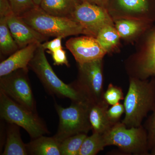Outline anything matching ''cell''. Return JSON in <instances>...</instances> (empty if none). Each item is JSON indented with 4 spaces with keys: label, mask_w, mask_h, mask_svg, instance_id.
Here are the masks:
<instances>
[{
    "label": "cell",
    "mask_w": 155,
    "mask_h": 155,
    "mask_svg": "<svg viewBox=\"0 0 155 155\" xmlns=\"http://www.w3.org/2000/svg\"><path fill=\"white\" fill-rule=\"evenodd\" d=\"M155 105V81L131 78L124 98L125 116L122 122L127 127H138Z\"/></svg>",
    "instance_id": "1"
},
{
    "label": "cell",
    "mask_w": 155,
    "mask_h": 155,
    "mask_svg": "<svg viewBox=\"0 0 155 155\" xmlns=\"http://www.w3.org/2000/svg\"><path fill=\"white\" fill-rule=\"evenodd\" d=\"M28 67L35 73L50 94L62 98H67L72 102L88 101L73 82L67 84L57 76L47 59L41 44L37 48Z\"/></svg>",
    "instance_id": "2"
},
{
    "label": "cell",
    "mask_w": 155,
    "mask_h": 155,
    "mask_svg": "<svg viewBox=\"0 0 155 155\" xmlns=\"http://www.w3.org/2000/svg\"><path fill=\"white\" fill-rule=\"evenodd\" d=\"M22 20L45 36L62 37L85 35L82 26L70 18L48 14L39 6H36L21 17Z\"/></svg>",
    "instance_id": "3"
},
{
    "label": "cell",
    "mask_w": 155,
    "mask_h": 155,
    "mask_svg": "<svg viewBox=\"0 0 155 155\" xmlns=\"http://www.w3.org/2000/svg\"><path fill=\"white\" fill-rule=\"evenodd\" d=\"M0 116L8 123L22 127L32 139L50 134L37 113L19 104L2 91H0Z\"/></svg>",
    "instance_id": "4"
},
{
    "label": "cell",
    "mask_w": 155,
    "mask_h": 155,
    "mask_svg": "<svg viewBox=\"0 0 155 155\" xmlns=\"http://www.w3.org/2000/svg\"><path fill=\"white\" fill-rule=\"evenodd\" d=\"M90 103L88 101L72 102L68 107L64 108L55 102L59 124L54 136L61 143L69 137L78 134H87L91 130L88 116Z\"/></svg>",
    "instance_id": "5"
},
{
    "label": "cell",
    "mask_w": 155,
    "mask_h": 155,
    "mask_svg": "<svg viewBox=\"0 0 155 155\" xmlns=\"http://www.w3.org/2000/svg\"><path fill=\"white\" fill-rule=\"evenodd\" d=\"M103 135L106 147L116 146L130 154L148 155L147 133L142 125L127 127L119 122Z\"/></svg>",
    "instance_id": "6"
},
{
    "label": "cell",
    "mask_w": 155,
    "mask_h": 155,
    "mask_svg": "<svg viewBox=\"0 0 155 155\" xmlns=\"http://www.w3.org/2000/svg\"><path fill=\"white\" fill-rule=\"evenodd\" d=\"M28 71V69H19L0 77V91L19 104L37 113Z\"/></svg>",
    "instance_id": "7"
},
{
    "label": "cell",
    "mask_w": 155,
    "mask_h": 155,
    "mask_svg": "<svg viewBox=\"0 0 155 155\" xmlns=\"http://www.w3.org/2000/svg\"><path fill=\"white\" fill-rule=\"evenodd\" d=\"M102 60L78 65V78L73 83L90 102L104 101Z\"/></svg>",
    "instance_id": "8"
},
{
    "label": "cell",
    "mask_w": 155,
    "mask_h": 155,
    "mask_svg": "<svg viewBox=\"0 0 155 155\" xmlns=\"http://www.w3.org/2000/svg\"><path fill=\"white\" fill-rule=\"evenodd\" d=\"M72 19L82 26L85 35L95 38L105 26L115 25L107 9L85 2L77 4Z\"/></svg>",
    "instance_id": "9"
},
{
    "label": "cell",
    "mask_w": 155,
    "mask_h": 155,
    "mask_svg": "<svg viewBox=\"0 0 155 155\" xmlns=\"http://www.w3.org/2000/svg\"><path fill=\"white\" fill-rule=\"evenodd\" d=\"M66 46L78 65L103 59L107 53L96 38L89 35L71 38Z\"/></svg>",
    "instance_id": "10"
},
{
    "label": "cell",
    "mask_w": 155,
    "mask_h": 155,
    "mask_svg": "<svg viewBox=\"0 0 155 155\" xmlns=\"http://www.w3.org/2000/svg\"><path fill=\"white\" fill-rule=\"evenodd\" d=\"M8 26L11 35L19 48L33 43L42 44L48 38L22 20L21 17L12 12L7 18Z\"/></svg>",
    "instance_id": "11"
},
{
    "label": "cell",
    "mask_w": 155,
    "mask_h": 155,
    "mask_svg": "<svg viewBox=\"0 0 155 155\" xmlns=\"http://www.w3.org/2000/svg\"><path fill=\"white\" fill-rule=\"evenodd\" d=\"M41 44L33 43L19 49L0 64V77L19 69H28V64Z\"/></svg>",
    "instance_id": "12"
},
{
    "label": "cell",
    "mask_w": 155,
    "mask_h": 155,
    "mask_svg": "<svg viewBox=\"0 0 155 155\" xmlns=\"http://www.w3.org/2000/svg\"><path fill=\"white\" fill-rule=\"evenodd\" d=\"M109 106L104 101L90 103L88 116L92 133L104 134L114 125L107 115Z\"/></svg>",
    "instance_id": "13"
},
{
    "label": "cell",
    "mask_w": 155,
    "mask_h": 155,
    "mask_svg": "<svg viewBox=\"0 0 155 155\" xmlns=\"http://www.w3.org/2000/svg\"><path fill=\"white\" fill-rule=\"evenodd\" d=\"M28 155H61V142L54 136L41 135L26 144Z\"/></svg>",
    "instance_id": "14"
},
{
    "label": "cell",
    "mask_w": 155,
    "mask_h": 155,
    "mask_svg": "<svg viewBox=\"0 0 155 155\" xmlns=\"http://www.w3.org/2000/svg\"><path fill=\"white\" fill-rule=\"evenodd\" d=\"M138 69L142 79L155 77V29L148 37L144 51L139 63Z\"/></svg>",
    "instance_id": "15"
},
{
    "label": "cell",
    "mask_w": 155,
    "mask_h": 155,
    "mask_svg": "<svg viewBox=\"0 0 155 155\" xmlns=\"http://www.w3.org/2000/svg\"><path fill=\"white\" fill-rule=\"evenodd\" d=\"M7 135L2 155H28L26 144L21 138L19 126L8 123Z\"/></svg>",
    "instance_id": "16"
},
{
    "label": "cell",
    "mask_w": 155,
    "mask_h": 155,
    "mask_svg": "<svg viewBox=\"0 0 155 155\" xmlns=\"http://www.w3.org/2000/svg\"><path fill=\"white\" fill-rule=\"evenodd\" d=\"M152 21L147 19L122 18L114 22V25L121 38L129 39L137 35L149 27Z\"/></svg>",
    "instance_id": "17"
},
{
    "label": "cell",
    "mask_w": 155,
    "mask_h": 155,
    "mask_svg": "<svg viewBox=\"0 0 155 155\" xmlns=\"http://www.w3.org/2000/svg\"><path fill=\"white\" fill-rule=\"evenodd\" d=\"M80 2V0H42L39 7L50 15L72 19L75 7Z\"/></svg>",
    "instance_id": "18"
},
{
    "label": "cell",
    "mask_w": 155,
    "mask_h": 155,
    "mask_svg": "<svg viewBox=\"0 0 155 155\" xmlns=\"http://www.w3.org/2000/svg\"><path fill=\"white\" fill-rule=\"evenodd\" d=\"M153 0H115L116 5L121 11L130 14L155 15V4Z\"/></svg>",
    "instance_id": "19"
},
{
    "label": "cell",
    "mask_w": 155,
    "mask_h": 155,
    "mask_svg": "<svg viewBox=\"0 0 155 155\" xmlns=\"http://www.w3.org/2000/svg\"><path fill=\"white\" fill-rule=\"evenodd\" d=\"M8 16L0 15V51L4 56L11 55L19 49L9 29Z\"/></svg>",
    "instance_id": "20"
},
{
    "label": "cell",
    "mask_w": 155,
    "mask_h": 155,
    "mask_svg": "<svg viewBox=\"0 0 155 155\" xmlns=\"http://www.w3.org/2000/svg\"><path fill=\"white\" fill-rule=\"evenodd\" d=\"M121 38L115 25H107L98 33L97 39L107 53L112 51L119 44Z\"/></svg>",
    "instance_id": "21"
},
{
    "label": "cell",
    "mask_w": 155,
    "mask_h": 155,
    "mask_svg": "<svg viewBox=\"0 0 155 155\" xmlns=\"http://www.w3.org/2000/svg\"><path fill=\"white\" fill-rule=\"evenodd\" d=\"M106 147L103 134L92 133L84 141L78 155H96Z\"/></svg>",
    "instance_id": "22"
},
{
    "label": "cell",
    "mask_w": 155,
    "mask_h": 155,
    "mask_svg": "<svg viewBox=\"0 0 155 155\" xmlns=\"http://www.w3.org/2000/svg\"><path fill=\"white\" fill-rule=\"evenodd\" d=\"M87 136L86 134H78L64 139L61 143V155H78L81 145Z\"/></svg>",
    "instance_id": "23"
},
{
    "label": "cell",
    "mask_w": 155,
    "mask_h": 155,
    "mask_svg": "<svg viewBox=\"0 0 155 155\" xmlns=\"http://www.w3.org/2000/svg\"><path fill=\"white\" fill-rule=\"evenodd\" d=\"M124 93L121 87L110 83L104 93L103 99L108 105L113 106L124 99Z\"/></svg>",
    "instance_id": "24"
},
{
    "label": "cell",
    "mask_w": 155,
    "mask_h": 155,
    "mask_svg": "<svg viewBox=\"0 0 155 155\" xmlns=\"http://www.w3.org/2000/svg\"><path fill=\"white\" fill-rule=\"evenodd\" d=\"M14 14L21 17L36 7L33 0H8Z\"/></svg>",
    "instance_id": "25"
},
{
    "label": "cell",
    "mask_w": 155,
    "mask_h": 155,
    "mask_svg": "<svg viewBox=\"0 0 155 155\" xmlns=\"http://www.w3.org/2000/svg\"><path fill=\"white\" fill-rule=\"evenodd\" d=\"M124 113H125V108L124 104H122L119 102L108 108L107 115L110 121L115 125L120 122V118Z\"/></svg>",
    "instance_id": "26"
},
{
    "label": "cell",
    "mask_w": 155,
    "mask_h": 155,
    "mask_svg": "<svg viewBox=\"0 0 155 155\" xmlns=\"http://www.w3.org/2000/svg\"><path fill=\"white\" fill-rule=\"evenodd\" d=\"M153 114L147 124V137L148 147L151 150L155 146V105L153 109Z\"/></svg>",
    "instance_id": "27"
},
{
    "label": "cell",
    "mask_w": 155,
    "mask_h": 155,
    "mask_svg": "<svg viewBox=\"0 0 155 155\" xmlns=\"http://www.w3.org/2000/svg\"><path fill=\"white\" fill-rule=\"evenodd\" d=\"M51 54L54 61V65L56 66L65 65L67 67H69L66 51L63 48L56 50Z\"/></svg>",
    "instance_id": "28"
},
{
    "label": "cell",
    "mask_w": 155,
    "mask_h": 155,
    "mask_svg": "<svg viewBox=\"0 0 155 155\" xmlns=\"http://www.w3.org/2000/svg\"><path fill=\"white\" fill-rule=\"evenodd\" d=\"M62 37H58L51 41H46L41 44L42 46L45 50H48V52L51 54L59 49L62 48Z\"/></svg>",
    "instance_id": "29"
},
{
    "label": "cell",
    "mask_w": 155,
    "mask_h": 155,
    "mask_svg": "<svg viewBox=\"0 0 155 155\" xmlns=\"http://www.w3.org/2000/svg\"><path fill=\"white\" fill-rule=\"evenodd\" d=\"M80 2H85L97 5L107 9L112 0H80Z\"/></svg>",
    "instance_id": "30"
},
{
    "label": "cell",
    "mask_w": 155,
    "mask_h": 155,
    "mask_svg": "<svg viewBox=\"0 0 155 155\" xmlns=\"http://www.w3.org/2000/svg\"><path fill=\"white\" fill-rule=\"evenodd\" d=\"M33 1L35 5L36 6H39L42 0H33Z\"/></svg>",
    "instance_id": "31"
},
{
    "label": "cell",
    "mask_w": 155,
    "mask_h": 155,
    "mask_svg": "<svg viewBox=\"0 0 155 155\" xmlns=\"http://www.w3.org/2000/svg\"><path fill=\"white\" fill-rule=\"evenodd\" d=\"M151 150L150 153L151 154L155 155V146Z\"/></svg>",
    "instance_id": "32"
}]
</instances>
